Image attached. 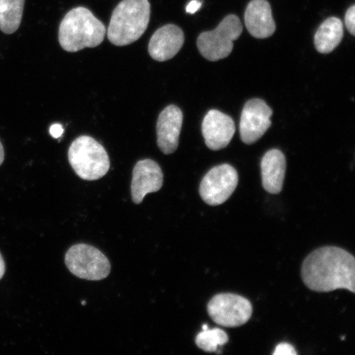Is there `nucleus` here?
Instances as JSON below:
<instances>
[{"instance_id": "obj_1", "label": "nucleus", "mask_w": 355, "mask_h": 355, "mask_svg": "<svg viewBox=\"0 0 355 355\" xmlns=\"http://www.w3.org/2000/svg\"><path fill=\"white\" fill-rule=\"evenodd\" d=\"M301 277L309 290L328 293L345 288L355 292V259L343 248L325 246L306 257Z\"/></svg>"}, {"instance_id": "obj_2", "label": "nucleus", "mask_w": 355, "mask_h": 355, "mask_svg": "<svg viewBox=\"0 0 355 355\" xmlns=\"http://www.w3.org/2000/svg\"><path fill=\"white\" fill-rule=\"evenodd\" d=\"M105 26L84 7L70 10L62 20L59 42L68 52H77L85 48H95L104 41Z\"/></svg>"}, {"instance_id": "obj_3", "label": "nucleus", "mask_w": 355, "mask_h": 355, "mask_svg": "<svg viewBox=\"0 0 355 355\" xmlns=\"http://www.w3.org/2000/svg\"><path fill=\"white\" fill-rule=\"evenodd\" d=\"M150 17L148 0H122L111 16L107 30L109 41L117 46L135 42L148 28Z\"/></svg>"}, {"instance_id": "obj_4", "label": "nucleus", "mask_w": 355, "mask_h": 355, "mask_svg": "<svg viewBox=\"0 0 355 355\" xmlns=\"http://www.w3.org/2000/svg\"><path fill=\"white\" fill-rule=\"evenodd\" d=\"M69 162L81 179L93 181L107 174L110 162L103 146L89 136H81L69 149Z\"/></svg>"}, {"instance_id": "obj_5", "label": "nucleus", "mask_w": 355, "mask_h": 355, "mask_svg": "<svg viewBox=\"0 0 355 355\" xmlns=\"http://www.w3.org/2000/svg\"><path fill=\"white\" fill-rule=\"evenodd\" d=\"M242 33L241 19L236 15H230L215 30L200 34L197 41L198 50L207 60L225 59L232 52L234 42Z\"/></svg>"}, {"instance_id": "obj_6", "label": "nucleus", "mask_w": 355, "mask_h": 355, "mask_svg": "<svg viewBox=\"0 0 355 355\" xmlns=\"http://www.w3.org/2000/svg\"><path fill=\"white\" fill-rule=\"evenodd\" d=\"M65 263L75 277L87 281H101L109 276L111 270L103 252L85 243L71 247L65 255Z\"/></svg>"}, {"instance_id": "obj_7", "label": "nucleus", "mask_w": 355, "mask_h": 355, "mask_svg": "<svg viewBox=\"0 0 355 355\" xmlns=\"http://www.w3.org/2000/svg\"><path fill=\"white\" fill-rule=\"evenodd\" d=\"M207 313L213 322L225 327L244 325L252 317V305L244 297L222 293L213 297L207 304Z\"/></svg>"}, {"instance_id": "obj_8", "label": "nucleus", "mask_w": 355, "mask_h": 355, "mask_svg": "<svg viewBox=\"0 0 355 355\" xmlns=\"http://www.w3.org/2000/svg\"><path fill=\"white\" fill-rule=\"evenodd\" d=\"M238 183V173L233 166L228 164L216 166L207 172L200 184V196L208 205H221L232 196Z\"/></svg>"}, {"instance_id": "obj_9", "label": "nucleus", "mask_w": 355, "mask_h": 355, "mask_svg": "<svg viewBox=\"0 0 355 355\" xmlns=\"http://www.w3.org/2000/svg\"><path fill=\"white\" fill-rule=\"evenodd\" d=\"M272 110L261 99L248 101L244 105L241 119V139L244 144H252L259 141L272 125Z\"/></svg>"}, {"instance_id": "obj_10", "label": "nucleus", "mask_w": 355, "mask_h": 355, "mask_svg": "<svg viewBox=\"0 0 355 355\" xmlns=\"http://www.w3.org/2000/svg\"><path fill=\"white\" fill-rule=\"evenodd\" d=\"M163 182V173L157 162L150 159L137 162L133 168L131 184L133 202L140 204L148 193L158 192Z\"/></svg>"}, {"instance_id": "obj_11", "label": "nucleus", "mask_w": 355, "mask_h": 355, "mask_svg": "<svg viewBox=\"0 0 355 355\" xmlns=\"http://www.w3.org/2000/svg\"><path fill=\"white\" fill-rule=\"evenodd\" d=\"M202 131L207 148L218 150L225 148L232 141L235 132V124L229 115L212 110L203 119Z\"/></svg>"}, {"instance_id": "obj_12", "label": "nucleus", "mask_w": 355, "mask_h": 355, "mask_svg": "<svg viewBox=\"0 0 355 355\" xmlns=\"http://www.w3.org/2000/svg\"><path fill=\"white\" fill-rule=\"evenodd\" d=\"M184 115L176 105H168L159 115L157 132V144L166 155L174 153L179 146V139Z\"/></svg>"}, {"instance_id": "obj_13", "label": "nucleus", "mask_w": 355, "mask_h": 355, "mask_svg": "<svg viewBox=\"0 0 355 355\" xmlns=\"http://www.w3.org/2000/svg\"><path fill=\"white\" fill-rule=\"evenodd\" d=\"M184 43V34L180 26L174 24L164 26L150 38L149 55L159 62L171 60L180 52Z\"/></svg>"}, {"instance_id": "obj_14", "label": "nucleus", "mask_w": 355, "mask_h": 355, "mask_svg": "<svg viewBox=\"0 0 355 355\" xmlns=\"http://www.w3.org/2000/svg\"><path fill=\"white\" fill-rule=\"evenodd\" d=\"M244 22L248 33L257 39L268 38L276 32L272 7L268 0H252L244 13Z\"/></svg>"}, {"instance_id": "obj_15", "label": "nucleus", "mask_w": 355, "mask_h": 355, "mask_svg": "<svg viewBox=\"0 0 355 355\" xmlns=\"http://www.w3.org/2000/svg\"><path fill=\"white\" fill-rule=\"evenodd\" d=\"M286 171L285 155L277 149L268 150L261 162V181L266 192L278 194L283 189Z\"/></svg>"}, {"instance_id": "obj_16", "label": "nucleus", "mask_w": 355, "mask_h": 355, "mask_svg": "<svg viewBox=\"0 0 355 355\" xmlns=\"http://www.w3.org/2000/svg\"><path fill=\"white\" fill-rule=\"evenodd\" d=\"M343 37V21L335 17H329L322 22L315 34V47L322 54H329L339 46Z\"/></svg>"}, {"instance_id": "obj_17", "label": "nucleus", "mask_w": 355, "mask_h": 355, "mask_svg": "<svg viewBox=\"0 0 355 355\" xmlns=\"http://www.w3.org/2000/svg\"><path fill=\"white\" fill-rule=\"evenodd\" d=\"M25 0H0V30L12 34L19 29Z\"/></svg>"}, {"instance_id": "obj_18", "label": "nucleus", "mask_w": 355, "mask_h": 355, "mask_svg": "<svg viewBox=\"0 0 355 355\" xmlns=\"http://www.w3.org/2000/svg\"><path fill=\"white\" fill-rule=\"evenodd\" d=\"M228 341L227 333L220 328L202 331L195 339L198 347L208 353L216 352L219 346L227 344Z\"/></svg>"}, {"instance_id": "obj_19", "label": "nucleus", "mask_w": 355, "mask_h": 355, "mask_svg": "<svg viewBox=\"0 0 355 355\" xmlns=\"http://www.w3.org/2000/svg\"><path fill=\"white\" fill-rule=\"evenodd\" d=\"M345 22L346 28L350 34L355 35V6L349 8L345 12Z\"/></svg>"}, {"instance_id": "obj_20", "label": "nucleus", "mask_w": 355, "mask_h": 355, "mask_svg": "<svg viewBox=\"0 0 355 355\" xmlns=\"http://www.w3.org/2000/svg\"><path fill=\"white\" fill-rule=\"evenodd\" d=\"M274 355H292L297 354L293 346L288 343L279 344L273 353Z\"/></svg>"}, {"instance_id": "obj_21", "label": "nucleus", "mask_w": 355, "mask_h": 355, "mask_svg": "<svg viewBox=\"0 0 355 355\" xmlns=\"http://www.w3.org/2000/svg\"><path fill=\"white\" fill-rule=\"evenodd\" d=\"M50 133L54 139H59L64 133V128L62 127L61 124H53L50 128Z\"/></svg>"}, {"instance_id": "obj_22", "label": "nucleus", "mask_w": 355, "mask_h": 355, "mask_svg": "<svg viewBox=\"0 0 355 355\" xmlns=\"http://www.w3.org/2000/svg\"><path fill=\"white\" fill-rule=\"evenodd\" d=\"M202 6V3L198 1V0H193L189 4L187 8H186V11L189 13H195L200 10V8Z\"/></svg>"}, {"instance_id": "obj_23", "label": "nucleus", "mask_w": 355, "mask_h": 355, "mask_svg": "<svg viewBox=\"0 0 355 355\" xmlns=\"http://www.w3.org/2000/svg\"><path fill=\"white\" fill-rule=\"evenodd\" d=\"M6 263H4V260L1 254H0V279L3 278L4 274H6Z\"/></svg>"}, {"instance_id": "obj_24", "label": "nucleus", "mask_w": 355, "mask_h": 355, "mask_svg": "<svg viewBox=\"0 0 355 355\" xmlns=\"http://www.w3.org/2000/svg\"><path fill=\"white\" fill-rule=\"evenodd\" d=\"M3 161H4V149H3V146L1 144V141H0V166L2 165Z\"/></svg>"}, {"instance_id": "obj_25", "label": "nucleus", "mask_w": 355, "mask_h": 355, "mask_svg": "<svg viewBox=\"0 0 355 355\" xmlns=\"http://www.w3.org/2000/svg\"><path fill=\"white\" fill-rule=\"evenodd\" d=\"M207 329H208V327H207V324H205V325L202 326V331H205Z\"/></svg>"}]
</instances>
